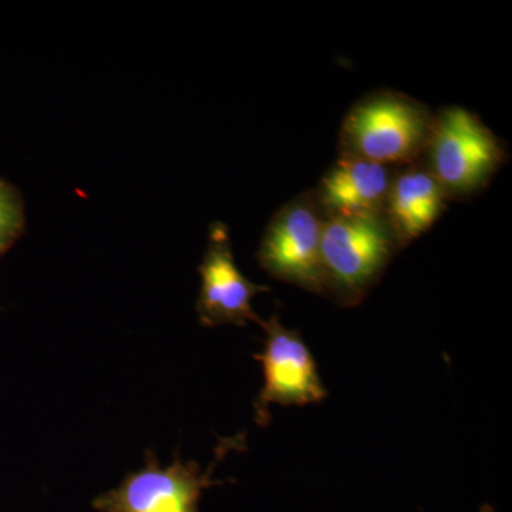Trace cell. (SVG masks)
<instances>
[{
  "label": "cell",
  "mask_w": 512,
  "mask_h": 512,
  "mask_svg": "<svg viewBox=\"0 0 512 512\" xmlns=\"http://www.w3.org/2000/svg\"><path fill=\"white\" fill-rule=\"evenodd\" d=\"M244 443V434L222 440L205 473L195 461L178 457L168 466H161L156 453L148 450L144 467L127 474L117 487L97 495L93 508L99 512H200L204 490L222 483L212 480L215 467L232 450H241Z\"/></svg>",
  "instance_id": "obj_4"
},
{
  "label": "cell",
  "mask_w": 512,
  "mask_h": 512,
  "mask_svg": "<svg viewBox=\"0 0 512 512\" xmlns=\"http://www.w3.org/2000/svg\"><path fill=\"white\" fill-rule=\"evenodd\" d=\"M400 251L384 214L326 218L322 235L325 296L360 305Z\"/></svg>",
  "instance_id": "obj_3"
},
{
  "label": "cell",
  "mask_w": 512,
  "mask_h": 512,
  "mask_svg": "<svg viewBox=\"0 0 512 512\" xmlns=\"http://www.w3.org/2000/svg\"><path fill=\"white\" fill-rule=\"evenodd\" d=\"M508 160L507 144L473 111L444 107L421 163L429 168L448 200H468L490 185Z\"/></svg>",
  "instance_id": "obj_2"
},
{
  "label": "cell",
  "mask_w": 512,
  "mask_h": 512,
  "mask_svg": "<svg viewBox=\"0 0 512 512\" xmlns=\"http://www.w3.org/2000/svg\"><path fill=\"white\" fill-rule=\"evenodd\" d=\"M433 113L421 101L377 90L357 100L339 131V157L402 168L421 161L433 131Z\"/></svg>",
  "instance_id": "obj_1"
},
{
  "label": "cell",
  "mask_w": 512,
  "mask_h": 512,
  "mask_svg": "<svg viewBox=\"0 0 512 512\" xmlns=\"http://www.w3.org/2000/svg\"><path fill=\"white\" fill-rule=\"evenodd\" d=\"M325 221L313 190L286 202L265 229L256 252L259 265L279 281L325 296L322 274Z\"/></svg>",
  "instance_id": "obj_5"
},
{
  "label": "cell",
  "mask_w": 512,
  "mask_h": 512,
  "mask_svg": "<svg viewBox=\"0 0 512 512\" xmlns=\"http://www.w3.org/2000/svg\"><path fill=\"white\" fill-rule=\"evenodd\" d=\"M26 208L15 185L0 177V258L25 234Z\"/></svg>",
  "instance_id": "obj_10"
},
{
  "label": "cell",
  "mask_w": 512,
  "mask_h": 512,
  "mask_svg": "<svg viewBox=\"0 0 512 512\" xmlns=\"http://www.w3.org/2000/svg\"><path fill=\"white\" fill-rule=\"evenodd\" d=\"M198 272L201 286L195 309L202 326L261 325L262 319L252 308V301L255 296L271 291V288L254 284L239 271L228 228L222 222L211 224L207 248Z\"/></svg>",
  "instance_id": "obj_7"
},
{
  "label": "cell",
  "mask_w": 512,
  "mask_h": 512,
  "mask_svg": "<svg viewBox=\"0 0 512 512\" xmlns=\"http://www.w3.org/2000/svg\"><path fill=\"white\" fill-rule=\"evenodd\" d=\"M396 171L387 165L339 157L313 194L325 218L384 214Z\"/></svg>",
  "instance_id": "obj_8"
},
{
  "label": "cell",
  "mask_w": 512,
  "mask_h": 512,
  "mask_svg": "<svg viewBox=\"0 0 512 512\" xmlns=\"http://www.w3.org/2000/svg\"><path fill=\"white\" fill-rule=\"evenodd\" d=\"M446 192L421 161L397 168L384 205L400 249L429 231L447 210Z\"/></svg>",
  "instance_id": "obj_9"
},
{
  "label": "cell",
  "mask_w": 512,
  "mask_h": 512,
  "mask_svg": "<svg viewBox=\"0 0 512 512\" xmlns=\"http://www.w3.org/2000/svg\"><path fill=\"white\" fill-rule=\"evenodd\" d=\"M264 350L254 355L264 370V386L256 397L255 421L268 426L272 404L308 406L323 402L328 390L318 365L298 330L285 328L278 315L262 320Z\"/></svg>",
  "instance_id": "obj_6"
}]
</instances>
